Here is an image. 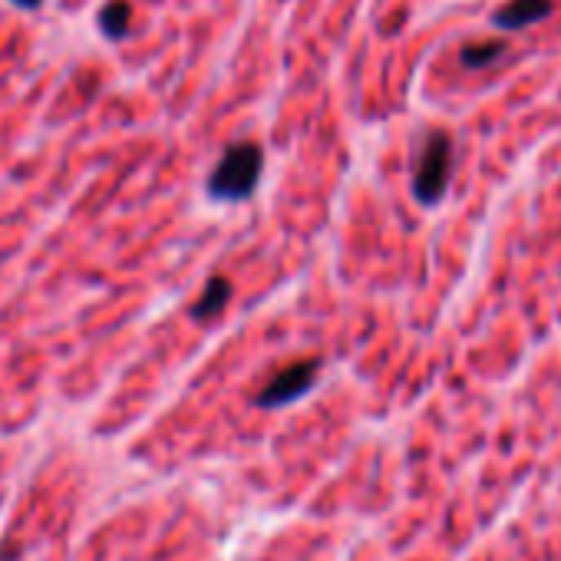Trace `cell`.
I'll use <instances>...</instances> for the list:
<instances>
[{"label": "cell", "mask_w": 561, "mask_h": 561, "mask_svg": "<svg viewBox=\"0 0 561 561\" xmlns=\"http://www.w3.org/2000/svg\"><path fill=\"white\" fill-rule=\"evenodd\" d=\"M231 301V280L215 274L205 280V288L198 295V301L192 305V321H211L225 311V305Z\"/></svg>", "instance_id": "obj_5"}, {"label": "cell", "mask_w": 561, "mask_h": 561, "mask_svg": "<svg viewBox=\"0 0 561 561\" xmlns=\"http://www.w3.org/2000/svg\"><path fill=\"white\" fill-rule=\"evenodd\" d=\"M505 50H508L505 41H476V44H466L459 50V60L466 70H485V67L499 64L505 57Z\"/></svg>", "instance_id": "obj_6"}, {"label": "cell", "mask_w": 561, "mask_h": 561, "mask_svg": "<svg viewBox=\"0 0 561 561\" xmlns=\"http://www.w3.org/2000/svg\"><path fill=\"white\" fill-rule=\"evenodd\" d=\"M129 21H133V8L126 4V0H110V4H103V11L96 18L106 41H123L129 34Z\"/></svg>", "instance_id": "obj_7"}, {"label": "cell", "mask_w": 561, "mask_h": 561, "mask_svg": "<svg viewBox=\"0 0 561 561\" xmlns=\"http://www.w3.org/2000/svg\"><path fill=\"white\" fill-rule=\"evenodd\" d=\"M551 0H508L492 14V24L499 31H525L538 21H545L551 14Z\"/></svg>", "instance_id": "obj_4"}, {"label": "cell", "mask_w": 561, "mask_h": 561, "mask_svg": "<svg viewBox=\"0 0 561 561\" xmlns=\"http://www.w3.org/2000/svg\"><path fill=\"white\" fill-rule=\"evenodd\" d=\"M14 4H18V8H24V11H37V8L44 4V0H14Z\"/></svg>", "instance_id": "obj_8"}, {"label": "cell", "mask_w": 561, "mask_h": 561, "mask_svg": "<svg viewBox=\"0 0 561 561\" xmlns=\"http://www.w3.org/2000/svg\"><path fill=\"white\" fill-rule=\"evenodd\" d=\"M264 172V152L257 142H234L221 152L205 179V192L215 202H244L254 195Z\"/></svg>", "instance_id": "obj_1"}, {"label": "cell", "mask_w": 561, "mask_h": 561, "mask_svg": "<svg viewBox=\"0 0 561 561\" xmlns=\"http://www.w3.org/2000/svg\"><path fill=\"white\" fill-rule=\"evenodd\" d=\"M453 139L443 129H433L423 139L420 159H416V172H413V195L420 205L433 208L446 198L449 179H453Z\"/></svg>", "instance_id": "obj_2"}, {"label": "cell", "mask_w": 561, "mask_h": 561, "mask_svg": "<svg viewBox=\"0 0 561 561\" xmlns=\"http://www.w3.org/2000/svg\"><path fill=\"white\" fill-rule=\"evenodd\" d=\"M318 374H321V360H298L291 367H285L280 374H274L264 390L254 397V403L261 410H280V407H288L301 397H308L318 383Z\"/></svg>", "instance_id": "obj_3"}]
</instances>
